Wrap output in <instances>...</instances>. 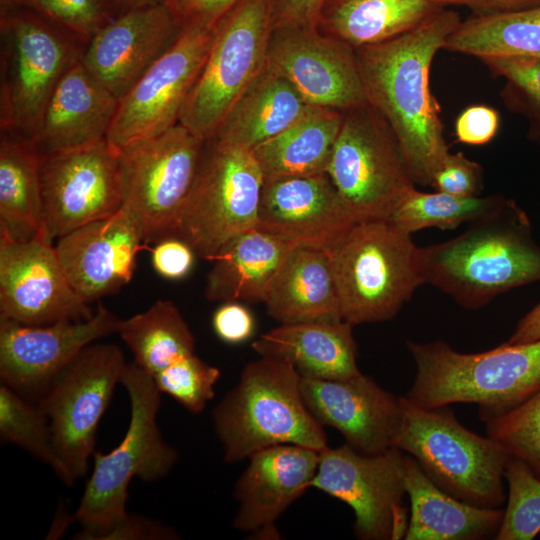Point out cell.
I'll list each match as a JSON object with an SVG mask.
<instances>
[{
  "label": "cell",
  "mask_w": 540,
  "mask_h": 540,
  "mask_svg": "<svg viewBox=\"0 0 540 540\" xmlns=\"http://www.w3.org/2000/svg\"><path fill=\"white\" fill-rule=\"evenodd\" d=\"M460 21L445 8L409 32L356 48L367 101L394 133L415 185L432 186L450 153L429 75L436 53Z\"/></svg>",
  "instance_id": "cell-1"
},
{
  "label": "cell",
  "mask_w": 540,
  "mask_h": 540,
  "mask_svg": "<svg viewBox=\"0 0 540 540\" xmlns=\"http://www.w3.org/2000/svg\"><path fill=\"white\" fill-rule=\"evenodd\" d=\"M421 261L425 283L472 310L514 288L540 281V245L530 219L507 198L463 233L421 248Z\"/></svg>",
  "instance_id": "cell-2"
},
{
  "label": "cell",
  "mask_w": 540,
  "mask_h": 540,
  "mask_svg": "<svg viewBox=\"0 0 540 540\" xmlns=\"http://www.w3.org/2000/svg\"><path fill=\"white\" fill-rule=\"evenodd\" d=\"M212 419L227 463L279 444L318 452L328 447L323 425L304 402L301 375L281 357L260 356L248 363Z\"/></svg>",
  "instance_id": "cell-3"
},
{
  "label": "cell",
  "mask_w": 540,
  "mask_h": 540,
  "mask_svg": "<svg viewBox=\"0 0 540 540\" xmlns=\"http://www.w3.org/2000/svg\"><path fill=\"white\" fill-rule=\"evenodd\" d=\"M406 346L416 366L405 395L425 408L473 403L480 418L508 410L540 387V340L462 353L437 340Z\"/></svg>",
  "instance_id": "cell-4"
},
{
  "label": "cell",
  "mask_w": 540,
  "mask_h": 540,
  "mask_svg": "<svg viewBox=\"0 0 540 540\" xmlns=\"http://www.w3.org/2000/svg\"><path fill=\"white\" fill-rule=\"evenodd\" d=\"M130 400V421L122 441L110 452H94L93 470L73 516L81 526L77 539L103 540L127 514L128 487L165 477L178 454L157 424L161 392L137 364L127 363L121 383Z\"/></svg>",
  "instance_id": "cell-5"
},
{
  "label": "cell",
  "mask_w": 540,
  "mask_h": 540,
  "mask_svg": "<svg viewBox=\"0 0 540 540\" xmlns=\"http://www.w3.org/2000/svg\"><path fill=\"white\" fill-rule=\"evenodd\" d=\"M395 447L413 457L442 490L470 505L502 508L512 457L498 442L463 426L448 406L425 408L400 396Z\"/></svg>",
  "instance_id": "cell-6"
},
{
  "label": "cell",
  "mask_w": 540,
  "mask_h": 540,
  "mask_svg": "<svg viewBox=\"0 0 540 540\" xmlns=\"http://www.w3.org/2000/svg\"><path fill=\"white\" fill-rule=\"evenodd\" d=\"M329 252L342 319H392L425 283L421 247L387 220L355 223Z\"/></svg>",
  "instance_id": "cell-7"
},
{
  "label": "cell",
  "mask_w": 540,
  "mask_h": 540,
  "mask_svg": "<svg viewBox=\"0 0 540 540\" xmlns=\"http://www.w3.org/2000/svg\"><path fill=\"white\" fill-rule=\"evenodd\" d=\"M275 0H241L216 25L206 60L179 123L213 140L238 99L267 61Z\"/></svg>",
  "instance_id": "cell-8"
},
{
  "label": "cell",
  "mask_w": 540,
  "mask_h": 540,
  "mask_svg": "<svg viewBox=\"0 0 540 540\" xmlns=\"http://www.w3.org/2000/svg\"><path fill=\"white\" fill-rule=\"evenodd\" d=\"M347 112L326 174L355 223L387 220L415 183L384 118L369 103Z\"/></svg>",
  "instance_id": "cell-9"
},
{
  "label": "cell",
  "mask_w": 540,
  "mask_h": 540,
  "mask_svg": "<svg viewBox=\"0 0 540 540\" xmlns=\"http://www.w3.org/2000/svg\"><path fill=\"white\" fill-rule=\"evenodd\" d=\"M1 132L30 140L58 81L80 55L68 33L33 10L1 14Z\"/></svg>",
  "instance_id": "cell-10"
},
{
  "label": "cell",
  "mask_w": 540,
  "mask_h": 540,
  "mask_svg": "<svg viewBox=\"0 0 540 540\" xmlns=\"http://www.w3.org/2000/svg\"><path fill=\"white\" fill-rule=\"evenodd\" d=\"M213 140L203 153L175 235L206 260L235 236L257 228L264 184L251 149Z\"/></svg>",
  "instance_id": "cell-11"
},
{
  "label": "cell",
  "mask_w": 540,
  "mask_h": 540,
  "mask_svg": "<svg viewBox=\"0 0 540 540\" xmlns=\"http://www.w3.org/2000/svg\"><path fill=\"white\" fill-rule=\"evenodd\" d=\"M205 142L178 123L119 152L122 206L136 218L147 246L175 237Z\"/></svg>",
  "instance_id": "cell-12"
},
{
  "label": "cell",
  "mask_w": 540,
  "mask_h": 540,
  "mask_svg": "<svg viewBox=\"0 0 540 540\" xmlns=\"http://www.w3.org/2000/svg\"><path fill=\"white\" fill-rule=\"evenodd\" d=\"M127 366L115 344L92 343L55 378L40 408L55 449L74 480L86 474L97 427Z\"/></svg>",
  "instance_id": "cell-13"
},
{
  "label": "cell",
  "mask_w": 540,
  "mask_h": 540,
  "mask_svg": "<svg viewBox=\"0 0 540 540\" xmlns=\"http://www.w3.org/2000/svg\"><path fill=\"white\" fill-rule=\"evenodd\" d=\"M404 459L405 453L396 447L367 455L346 443L328 446L319 452L312 488L352 508L358 539H404L409 522Z\"/></svg>",
  "instance_id": "cell-14"
},
{
  "label": "cell",
  "mask_w": 540,
  "mask_h": 540,
  "mask_svg": "<svg viewBox=\"0 0 540 540\" xmlns=\"http://www.w3.org/2000/svg\"><path fill=\"white\" fill-rule=\"evenodd\" d=\"M216 25H185L171 46L119 99L106 136L119 153L179 123L188 95L210 50Z\"/></svg>",
  "instance_id": "cell-15"
},
{
  "label": "cell",
  "mask_w": 540,
  "mask_h": 540,
  "mask_svg": "<svg viewBox=\"0 0 540 540\" xmlns=\"http://www.w3.org/2000/svg\"><path fill=\"white\" fill-rule=\"evenodd\" d=\"M43 236L54 239L122 207L119 153L106 139L43 156Z\"/></svg>",
  "instance_id": "cell-16"
},
{
  "label": "cell",
  "mask_w": 540,
  "mask_h": 540,
  "mask_svg": "<svg viewBox=\"0 0 540 540\" xmlns=\"http://www.w3.org/2000/svg\"><path fill=\"white\" fill-rule=\"evenodd\" d=\"M94 312L71 286L52 243L41 235L20 240L0 228V319L48 325Z\"/></svg>",
  "instance_id": "cell-17"
},
{
  "label": "cell",
  "mask_w": 540,
  "mask_h": 540,
  "mask_svg": "<svg viewBox=\"0 0 540 540\" xmlns=\"http://www.w3.org/2000/svg\"><path fill=\"white\" fill-rule=\"evenodd\" d=\"M121 319L99 304L80 321L25 325L0 319V376L19 394L48 390L62 370L88 345L117 333Z\"/></svg>",
  "instance_id": "cell-18"
},
{
  "label": "cell",
  "mask_w": 540,
  "mask_h": 540,
  "mask_svg": "<svg viewBox=\"0 0 540 540\" xmlns=\"http://www.w3.org/2000/svg\"><path fill=\"white\" fill-rule=\"evenodd\" d=\"M275 31L266 64L286 78L307 104L348 111L368 103L351 46L312 28Z\"/></svg>",
  "instance_id": "cell-19"
},
{
  "label": "cell",
  "mask_w": 540,
  "mask_h": 540,
  "mask_svg": "<svg viewBox=\"0 0 540 540\" xmlns=\"http://www.w3.org/2000/svg\"><path fill=\"white\" fill-rule=\"evenodd\" d=\"M54 247L71 286L89 304L130 282L137 254L147 245L136 218L122 206L61 236Z\"/></svg>",
  "instance_id": "cell-20"
},
{
  "label": "cell",
  "mask_w": 540,
  "mask_h": 540,
  "mask_svg": "<svg viewBox=\"0 0 540 540\" xmlns=\"http://www.w3.org/2000/svg\"><path fill=\"white\" fill-rule=\"evenodd\" d=\"M305 404L322 424L335 428L351 448L373 455L395 447L402 422L400 396L360 374L348 380L301 377Z\"/></svg>",
  "instance_id": "cell-21"
},
{
  "label": "cell",
  "mask_w": 540,
  "mask_h": 540,
  "mask_svg": "<svg viewBox=\"0 0 540 540\" xmlns=\"http://www.w3.org/2000/svg\"><path fill=\"white\" fill-rule=\"evenodd\" d=\"M180 30L164 2L135 7L102 27L80 59L90 74L120 99L171 46Z\"/></svg>",
  "instance_id": "cell-22"
},
{
  "label": "cell",
  "mask_w": 540,
  "mask_h": 540,
  "mask_svg": "<svg viewBox=\"0 0 540 540\" xmlns=\"http://www.w3.org/2000/svg\"><path fill=\"white\" fill-rule=\"evenodd\" d=\"M354 224L327 174L264 180L260 230L330 251Z\"/></svg>",
  "instance_id": "cell-23"
},
{
  "label": "cell",
  "mask_w": 540,
  "mask_h": 540,
  "mask_svg": "<svg viewBox=\"0 0 540 540\" xmlns=\"http://www.w3.org/2000/svg\"><path fill=\"white\" fill-rule=\"evenodd\" d=\"M248 460L234 488L239 507L233 525L240 531L276 539V520L312 488L319 452L300 445L279 444L252 454Z\"/></svg>",
  "instance_id": "cell-24"
},
{
  "label": "cell",
  "mask_w": 540,
  "mask_h": 540,
  "mask_svg": "<svg viewBox=\"0 0 540 540\" xmlns=\"http://www.w3.org/2000/svg\"><path fill=\"white\" fill-rule=\"evenodd\" d=\"M118 101L79 55L58 81L30 141L46 156L105 140Z\"/></svg>",
  "instance_id": "cell-25"
},
{
  "label": "cell",
  "mask_w": 540,
  "mask_h": 540,
  "mask_svg": "<svg viewBox=\"0 0 540 540\" xmlns=\"http://www.w3.org/2000/svg\"><path fill=\"white\" fill-rule=\"evenodd\" d=\"M352 328L344 320L280 324L254 341L252 349L288 360L301 377L348 380L362 374Z\"/></svg>",
  "instance_id": "cell-26"
},
{
  "label": "cell",
  "mask_w": 540,
  "mask_h": 540,
  "mask_svg": "<svg viewBox=\"0 0 540 540\" xmlns=\"http://www.w3.org/2000/svg\"><path fill=\"white\" fill-rule=\"evenodd\" d=\"M298 244L258 228L224 244L208 260L213 262L205 296L210 301L263 302L290 252Z\"/></svg>",
  "instance_id": "cell-27"
},
{
  "label": "cell",
  "mask_w": 540,
  "mask_h": 540,
  "mask_svg": "<svg viewBox=\"0 0 540 540\" xmlns=\"http://www.w3.org/2000/svg\"><path fill=\"white\" fill-rule=\"evenodd\" d=\"M405 489L409 498L406 540H481L496 536L504 509L463 502L439 488L417 461L405 454Z\"/></svg>",
  "instance_id": "cell-28"
},
{
  "label": "cell",
  "mask_w": 540,
  "mask_h": 540,
  "mask_svg": "<svg viewBox=\"0 0 540 540\" xmlns=\"http://www.w3.org/2000/svg\"><path fill=\"white\" fill-rule=\"evenodd\" d=\"M263 303L268 314L280 324L343 320L329 252L296 246Z\"/></svg>",
  "instance_id": "cell-29"
},
{
  "label": "cell",
  "mask_w": 540,
  "mask_h": 540,
  "mask_svg": "<svg viewBox=\"0 0 540 540\" xmlns=\"http://www.w3.org/2000/svg\"><path fill=\"white\" fill-rule=\"evenodd\" d=\"M309 106L286 78L266 64L230 110L214 139L252 150L290 126Z\"/></svg>",
  "instance_id": "cell-30"
},
{
  "label": "cell",
  "mask_w": 540,
  "mask_h": 540,
  "mask_svg": "<svg viewBox=\"0 0 540 540\" xmlns=\"http://www.w3.org/2000/svg\"><path fill=\"white\" fill-rule=\"evenodd\" d=\"M343 119L338 110L309 106L290 126L253 148L264 180L326 174Z\"/></svg>",
  "instance_id": "cell-31"
},
{
  "label": "cell",
  "mask_w": 540,
  "mask_h": 540,
  "mask_svg": "<svg viewBox=\"0 0 540 540\" xmlns=\"http://www.w3.org/2000/svg\"><path fill=\"white\" fill-rule=\"evenodd\" d=\"M443 9L436 0H327L319 23L359 48L409 32Z\"/></svg>",
  "instance_id": "cell-32"
},
{
  "label": "cell",
  "mask_w": 540,
  "mask_h": 540,
  "mask_svg": "<svg viewBox=\"0 0 540 540\" xmlns=\"http://www.w3.org/2000/svg\"><path fill=\"white\" fill-rule=\"evenodd\" d=\"M42 158L30 140L1 132L0 228L20 240L43 236Z\"/></svg>",
  "instance_id": "cell-33"
},
{
  "label": "cell",
  "mask_w": 540,
  "mask_h": 540,
  "mask_svg": "<svg viewBox=\"0 0 540 540\" xmlns=\"http://www.w3.org/2000/svg\"><path fill=\"white\" fill-rule=\"evenodd\" d=\"M442 49L478 59L519 56L540 59V6L460 21Z\"/></svg>",
  "instance_id": "cell-34"
},
{
  "label": "cell",
  "mask_w": 540,
  "mask_h": 540,
  "mask_svg": "<svg viewBox=\"0 0 540 540\" xmlns=\"http://www.w3.org/2000/svg\"><path fill=\"white\" fill-rule=\"evenodd\" d=\"M117 333L150 377L195 352L189 325L170 300H157L146 311L121 319Z\"/></svg>",
  "instance_id": "cell-35"
},
{
  "label": "cell",
  "mask_w": 540,
  "mask_h": 540,
  "mask_svg": "<svg viewBox=\"0 0 540 540\" xmlns=\"http://www.w3.org/2000/svg\"><path fill=\"white\" fill-rule=\"evenodd\" d=\"M505 200L500 194L463 197L441 191L421 192L414 188L388 220L411 235L429 227L451 230L490 214Z\"/></svg>",
  "instance_id": "cell-36"
},
{
  "label": "cell",
  "mask_w": 540,
  "mask_h": 540,
  "mask_svg": "<svg viewBox=\"0 0 540 540\" xmlns=\"http://www.w3.org/2000/svg\"><path fill=\"white\" fill-rule=\"evenodd\" d=\"M0 437L3 442L20 446L49 465L65 484L72 485L75 481L55 449L43 410L29 404L3 383L0 386Z\"/></svg>",
  "instance_id": "cell-37"
},
{
  "label": "cell",
  "mask_w": 540,
  "mask_h": 540,
  "mask_svg": "<svg viewBox=\"0 0 540 540\" xmlns=\"http://www.w3.org/2000/svg\"><path fill=\"white\" fill-rule=\"evenodd\" d=\"M480 419L487 436L540 479V387L516 406Z\"/></svg>",
  "instance_id": "cell-38"
},
{
  "label": "cell",
  "mask_w": 540,
  "mask_h": 540,
  "mask_svg": "<svg viewBox=\"0 0 540 540\" xmlns=\"http://www.w3.org/2000/svg\"><path fill=\"white\" fill-rule=\"evenodd\" d=\"M488 70L505 80L500 95L508 110L528 122V137L540 144V59L519 56L479 59Z\"/></svg>",
  "instance_id": "cell-39"
},
{
  "label": "cell",
  "mask_w": 540,
  "mask_h": 540,
  "mask_svg": "<svg viewBox=\"0 0 540 540\" xmlns=\"http://www.w3.org/2000/svg\"><path fill=\"white\" fill-rule=\"evenodd\" d=\"M508 492L496 540H532L540 532V479L511 457L505 469Z\"/></svg>",
  "instance_id": "cell-40"
},
{
  "label": "cell",
  "mask_w": 540,
  "mask_h": 540,
  "mask_svg": "<svg viewBox=\"0 0 540 540\" xmlns=\"http://www.w3.org/2000/svg\"><path fill=\"white\" fill-rule=\"evenodd\" d=\"M220 375L217 367L206 363L194 352L178 359L151 378L161 393L169 395L185 409L197 414L214 397V386Z\"/></svg>",
  "instance_id": "cell-41"
},
{
  "label": "cell",
  "mask_w": 540,
  "mask_h": 540,
  "mask_svg": "<svg viewBox=\"0 0 540 540\" xmlns=\"http://www.w3.org/2000/svg\"><path fill=\"white\" fill-rule=\"evenodd\" d=\"M114 0H26L25 7L84 42L116 17Z\"/></svg>",
  "instance_id": "cell-42"
},
{
  "label": "cell",
  "mask_w": 540,
  "mask_h": 540,
  "mask_svg": "<svg viewBox=\"0 0 540 540\" xmlns=\"http://www.w3.org/2000/svg\"><path fill=\"white\" fill-rule=\"evenodd\" d=\"M432 187L457 196H478L483 189V168L463 152L449 153L436 172Z\"/></svg>",
  "instance_id": "cell-43"
},
{
  "label": "cell",
  "mask_w": 540,
  "mask_h": 540,
  "mask_svg": "<svg viewBox=\"0 0 540 540\" xmlns=\"http://www.w3.org/2000/svg\"><path fill=\"white\" fill-rule=\"evenodd\" d=\"M193 248L178 237H168L155 243L151 250L154 270L162 277L171 280L182 279L188 275L194 264Z\"/></svg>",
  "instance_id": "cell-44"
},
{
  "label": "cell",
  "mask_w": 540,
  "mask_h": 540,
  "mask_svg": "<svg viewBox=\"0 0 540 540\" xmlns=\"http://www.w3.org/2000/svg\"><path fill=\"white\" fill-rule=\"evenodd\" d=\"M499 128L497 110L487 105H472L464 109L455 122V135L459 142L483 145L490 142Z\"/></svg>",
  "instance_id": "cell-45"
},
{
  "label": "cell",
  "mask_w": 540,
  "mask_h": 540,
  "mask_svg": "<svg viewBox=\"0 0 540 540\" xmlns=\"http://www.w3.org/2000/svg\"><path fill=\"white\" fill-rule=\"evenodd\" d=\"M241 0H164L180 27H213Z\"/></svg>",
  "instance_id": "cell-46"
},
{
  "label": "cell",
  "mask_w": 540,
  "mask_h": 540,
  "mask_svg": "<svg viewBox=\"0 0 540 540\" xmlns=\"http://www.w3.org/2000/svg\"><path fill=\"white\" fill-rule=\"evenodd\" d=\"M212 326L224 342L238 344L248 340L255 329V320L248 308L237 301L223 302L213 314Z\"/></svg>",
  "instance_id": "cell-47"
},
{
  "label": "cell",
  "mask_w": 540,
  "mask_h": 540,
  "mask_svg": "<svg viewBox=\"0 0 540 540\" xmlns=\"http://www.w3.org/2000/svg\"><path fill=\"white\" fill-rule=\"evenodd\" d=\"M327 0H275L273 30L312 28L320 22Z\"/></svg>",
  "instance_id": "cell-48"
},
{
  "label": "cell",
  "mask_w": 540,
  "mask_h": 540,
  "mask_svg": "<svg viewBox=\"0 0 540 540\" xmlns=\"http://www.w3.org/2000/svg\"><path fill=\"white\" fill-rule=\"evenodd\" d=\"M170 527L143 516L127 514L103 540H163L177 539Z\"/></svg>",
  "instance_id": "cell-49"
},
{
  "label": "cell",
  "mask_w": 540,
  "mask_h": 540,
  "mask_svg": "<svg viewBox=\"0 0 540 540\" xmlns=\"http://www.w3.org/2000/svg\"><path fill=\"white\" fill-rule=\"evenodd\" d=\"M446 8L449 5L464 6L474 14H491L517 11L540 6V0H436Z\"/></svg>",
  "instance_id": "cell-50"
},
{
  "label": "cell",
  "mask_w": 540,
  "mask_h": 540,
  "mask_svg": "<svg viewBox=\"0 0 540 540\" xmlns=\"http://www.w3.org/2000/svg\"><path fill=\"white\" fill-rule=\"evenodd\" d=\"M538 340H540V302L518 322L507 342L520 344Z\"/></svg>",
  "instance_id": "cell-51"
},
{
  "label": "cell",
  "mask_w": 540,
  "mask_h": 540,
  "mask_svg": "<svg viewBox=\"0 0 540 540\" xmlns=\"http://www.w3.org/2000/svg\"><path fill=\"white\" fill-rule=\"evenodd\" d=\"M163 1L164 0H114L116 6L121 7L124 11Z\"/></svg>",
  "instance_id": "cell-52"
},
{
  "label": "cell",
  "mask_w": 540,
  "mask_h": 540,
  "mask_svg": "<svg viewBox=\"0 0 540 540\" xmlns=\"http://www.w3.org/2000/svg\"><path fill=\"white\" fill-rule=\"evenodd\" d=\"M26 0H0V14L25 7Z\"/></svg>",
  "instance_id": "cell-53"
}]
</instances>
